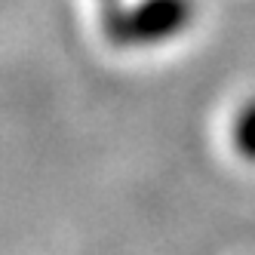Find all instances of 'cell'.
I'll return each instance as SVG.
<instances>
[{
  "label": "cell",
  "mask_w": 255,
  "mask_h": 255,
  "mask_svg": "<svg viewBox=\"0 0 255 255\" xmlns=\"http://www.w3.org/2000/svg\"><path fill=\"white\" fill-rule=\"evenodd\" d=\"M191 0H138L108 19V37L120 46H154L191 25Z\"/></svg>",
  "instance_id": "6da1fadb"
},
{
  "label": "cell",
  "mask_w": 255,
  "mask_h": 255,
  "mask_svg": "<svg viewBox=\"0 0 255 255\" xmlns=\"http://www.w3.org/2000/svg\"><path fill=\"white\" fill-rule=\"evenodd\" d=\"M231 141H234V151L243 160L255 163V99L237 111L234 126H231Z\"/></svg>",
  "instance_id": "7a4b0ae2"
}]
</instances>
